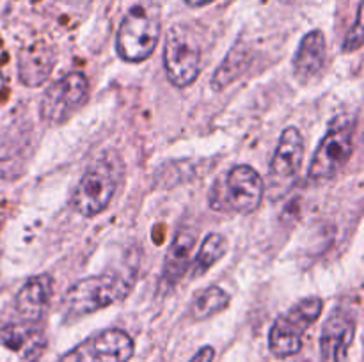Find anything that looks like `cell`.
Wrapping results in <instances>:
<instances>
[{
    "mask_svg": "<svg viewBox=\"0 0 364 362\" xmlns=\"http://www.w3.org/2000/svg\"><path fill=\"white\" fill-rule=\"evenodd\" d=\"M134 273L127 275L123 272H103L100 275L78 280L60 300L63 319L71 323L117 304L128 297L134 287Z\"/></svg>",
    "mask_w": 364,
    "mask_h": 362,
    "instance_id": "6da1fadb",
    "label": "cell"
},
{
    "mask_svg": "<svg viewBox=\"0 0 364 362\" xmlns=\"http://www.w3.org/2000/svg\"><path fill=\"white\" fill-rule=\"evenodd\" d=\"M160 31L159 9L149 4H137L124 14L117 28V55L132 64L144 62L159 45Z\"/></svg>",
    "mask_w": 364,
    "mask_h": 362,
    "instance_id": "7a4b0ae2",
    "label": "cell"
},
{
    "mask_svg": "<svg viewBox=\"0 0 364 362\" xmlns=\"http://www.w3.org/2000/svg\"><path fill=\"white\" fill-rule=\"evenodd\" d=\"M109 155L96 160L78 181L71 197V206L82 216L100 215L112 201L121 172Z\"/></svg>",
    "mask_w": 364,
    "mask_h": 362,
    "instance_id": "3957f363",
    "label": "cell"
},
{
    "mask_svg": "<svg viewBox=\"0 0 364 362\" xmlns=\"http://www.w3.org/2000/svg\"><path fill=\"white\" fill-rule=\"evenodd\" d=\"M322 309V298L309 297L302 298L294 307L277 316L269 334L270 351L279 358L299 353L302 348V336L320 318Z\"/></svg>",
    "mask_w": 364,
    "mask_h": 362,
    "instance_id": "277c9868",
    "label": "cell"
},
{
    "mask_svg": "<svg viewBox=\"0 0 364 362\" xmlns=\"http://www.w3.org/2000/svg\"><path fill=\"white\" fill-rule=\"evenodd\" d=\"M164 70L167 80L178 89L194 84L201 71V46L185 25H173L166 34Z\"/></svg>",
    "mask_w": 364,
    "mask_h": 362,
    "instance_id": "5b68a950",
    "label": "cell"
},
{
    "mask_svg": "<svg viewBox=\"0 0 364 362\" xmlns=\"http://www.w3.org/2000/svg\"><path fill=\"white\" fill-rule=\"evenodd\" d=\"M304 137L299 128L288 126L281 133L276 151L270 160L269 176H267L265 192L272 201L284 197L294 187L304 163Z\"/></svg>",
    "mask_w": 364,
    "mask_h": 362,
    "instance_id": "8992f818",
    "label": "cell"
},
{
    "mask_svg": "<svg viewBox=\"0 0 364 362\" xmlns=\"http://www.w3.org/2000/svg\"><path fill=\"white\" fill-rule=\"evenodd\" d=\"M355 124L345 123L333 126L320 141L311 163L308 177L311 181H329L343 169L354 153Z\"/></svg>",
    "mask_w": 364,
    "mask_h": 362,
    "instance_id": "52a82bcc",
    "label": "cell"
},
{
    "mask_svg": "<svg viewBox=\"0 0 364 362\" xmlns=\"http://www.w3.org/2000/svg\"><path fill=\"white\" fill-rule=\"evenodd\" d=\"M89 96V80L80 71H71L66 77L53 82L45 91L39 105V114L46 124H60L70 119Z\"/></svg>",
    "mask_w": 364,
    "mask_h": 362,
    "instance_id": "ba28073f",
    "label": "cell"
},
{
    "mask_svg": "<svg viewBox=\"0 0 364 362\" xmlns=\"http://www.w3.org/2000/svg\"><path fill=\"white\" fill-rule=\"evenodd\" d=\"M220 187V202H217L215 209L230 208L233 212L249 215L259 208L265 195V181L259 176L258 170L251 165H235L228 172L224 185Z\"/></svg>",
    "mask_w": 364,
    "mask_h": 362,
    "instance_id": "9c48e42d",
    "label": "cell"
},
{
    "mask_svg": "<svg viewBox=\"0 0 364 362\" xmlns=\"http://www.w3.org/2000/svg\"><path fill=\"white\" fill-rule=\"evenodd\" d=\"M134 350L130 334L121 329H107L71 348L59 362H128Z\"/></svg>",
    "mask_w": 364,
    "mask_h": 362,
    "instance_id": "30bf717a",
    "label": "cell"
},
{
    "mask_svg": "<svg viewBox=\"0 0 364 362\" xmlns=\"http://www.w3.org/2000/svg\"><path fill=\"white\" fill-rule=\"evenodd\" d=\"M45 348V332L34 323H11L0 329V362H36Z\"/></svg>",
    "mask_w": 364,
    "mask_h": 362,
    "instance_id": "8fae6325",
    "label": "cell"
},
{
    "mask_svg": "<svg viewBox=\"0 0 364 362\" xmlns=\"http://www.w3.org/2000/svg\"><path fill=\"white\" fill-rule=\"evenodd\" d=\"M355 336V319L348 309H334L320 336V361L345 362Z\"/></svg>",
    "mask_w": 364,
    "mask_h": 362,
    "instance_id": "7c38bea8",
    "label": "cell"
},
{
    "mask_svg": "<svg viewBox=\"0 0 364 362\" xmlns=\"http://www.w3.org/2000/svg\"><path fill=\"white\" fill-rule=\"evenodd\" d=\"M52 293L53 279L48 273H38L20 287L14 305L25 323H38L45 316L50 307Z\"/></svg>",
    "mask_w": 364,
    "mask_h": 362,
    "instance_id": "4fadbf2b",
    "label": "cell"
},
{
    "mask_svg": "<svg viewBox=\"0 0 364 362\" xmlns=\"http://www.w3.org/2000/svg\"><path fill=\"white\" fill-rule=\"evenodd\" d=\"M196 245V233L188 227H181L178 229L176 236L173 238V243L169 245L166 252V259H164L162 275H160V286L166 290H171L176 286L185 273L191 270L192 265V251Z\"/></svg>",
    "mask_w": 364,
    "mask_h": 362,
    "instance_id": "5bb4252c",
    "label": "cell"
},
{
    "mask_svg": "<svg viewBox=\"0 0 364 362\" xmlns=\"http://www.w3.org/2000/svg\"><path fill=\"white\" fill-rule=\"evenodd\" d=\"M327 60V41L322 31H311L301 39L294 57V73L301 82H309L320 75Z\"/></svg>",
    "mask_w": 364,
    "mask_h": 362,
    "instance_id": "9a60e30c",
    "label": "cell"
},
{
    "mask_svg": "<svg viewBox=\"0 0 364 362\" xmlns=\"http://www.w3.org/2000/svg\"><path fill=\"white\" fill-rule=\"evenodd\" d=\"M53 66H55V55L52 48L45 45H32L20 55V82L27 87H38L45 84L52 75Z\"/></svg>",
    "mask_w": 364,
    "mask_h": 362,
    "instance_id": "2e32d148",
    "label": "cell"
},
{
    "mask_svg": "<svg viewBox=\"0 0 364 362\" xmlns=\"http://www.w3.org/2000/svg\"><path fill=\"white\" fill-rule=\"evenodd\" d=\"M252 53L251 48L244 41H238L233 48L228 52L223 62L215 70L212 77V91L220 92L226 87H230L235 80L242 77L245 71L251 67Z\"/></svg>",
    "mask_w": 364,
    "mask_h": 362,
    "instance_id": "e0dca14e",
    "label": "cell"
},
{
    "mask_svg": "<svg viewBox=\"0 0 364 362\" xmlns=\"http://www.w3.org/2000/svg\"><path fill=\"white\" fill-rule=\"evenodd\" d=\"M228 241L223 234L219 233H210L208 236L203 240L201 247H199L196 258H192L191 265V275L192 277H201L215 265L223 256L226 254Z\"/></svg>",
    "mask_w": 364,
    "mask_h": 362,
    "instance_id": "ac0fdd59",
    "label": "cell"
},
{
    "mask_svg": "<svg viewBox=\"0 0 364 362\" xmlns=\"http://www.w3.org/2000/svg\"><path fill=\"white\" fill-rule=\"evenodd\" d=\"M228 304H230V295L220 286H210L194 298L191 304V314L196 322H203L226 309Z\"/></svg>",
    "mask_w": 364,
    "mask_h": 362,
    "instance_id": "d6986e66",
    "label": "cell"
},
{
    "mask_svg": "<svg viewBox=\"0 0 364 362\" xmlns=\"http://www.w3.org/2000/svg\"><path fill=\"white\" fill-rule=\"evenodd\" d=\"M363 46V4L359 2L358 13H355L354 25L350 27V31L347 32L343 41V50L345 52H355Z\"/></svg>",
    "mask_w": 364,
    "mask_h": 362,
    "instance_id": "ffe728a7",
    "label": "cell"
},
{
    "mask_svg": "<svg viewBox=\"0 0 364 362\" xmlns=\"http://www.w3.org/2000/svg\"><path fill=\"white\" fill-rule=\"evenodd\" d=\"M213 357H215V350L212 346H203L188 362H213Z\"/></svg>",
    "mask_w": 364,
    "mask_h": 362,
    "instance_id": "44dd1931",
    "label": "cell"
},
{
    "mask_svg": "<svg viewBox=\"0 0 364 362\" xmlns=\"http://www.w3.org/2000/svg\"><path fill=\"white\" fill-rule=\"evenodd\" d=\"M215 2V0H185V4L191 7H203V6H208V4Z\"/></svg>",
    "mask_w": 364,
    "mask_h": 362,
    "instance_id": "7402d4cb",
    "label": "cell"
},
{
    "mask_svg": "<svg viewBox=\"0 0 364 362\" xmlns=\"http://www.w3.org/2000/svg\"><path fill=\"white\" fill-rule=\"evenodd\" d=\"M6 91H7V82H6V77L2 75V71H0V98L6 94Z\"/></svg>",
    "mask_w": 364,
    "mask_h": 362,
    "instance_id": "603a6c76",
    "label": "cell"
}]
</instances>
